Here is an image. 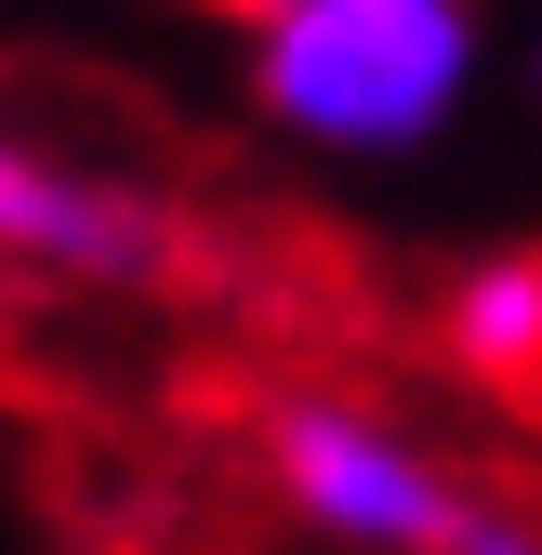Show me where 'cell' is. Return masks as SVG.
<instances>
[{
  "instance_id": "cell-3",
  "label": "cell",
  "mask_w": 542,
  "mask_h": 555,
  "mask_svg": "<svg viewBox=\"0 0 542 555\" xmlns=\"http://www.w3.org/2000/svg\"><path fill=\"white\" fill-rule=\"evenodd\" d=\"M159 251H172V225L119 172H80V159H53V146H27L0 119V264L119 292V278H159Z\"/></svg>"
},
{
  "instance_id": "cell-2",
  "label": "cell",
  "mask_w": 542,
  "mask_h": 555,
  "mask_svg": "<svg viewBox=\"0 0 542 555\" xmlns=\"http://www.w3.org/2000/svg\"><path fill=\"white\" fill-rule=\"evenodd\" d=\"M264 490L292 529H318L331 555H542V516H516L503 490H477L450 450H424L397 410L292 384L264 397Z\"/></svg>"
},
{
  "instance_id": "cell-5",
  "label": "cell",
  "mask_w": 542,
  "mask_h": 555,
  "mask_svg": "<svg viewBox=\"0 0 542 555\" xmlns=\"http://www.w3.org/2000/svg\"><path fill=\"white\" fill-rule=\"evenodd\" d=\"M529 93H542V40H529Z\"/></svg>"
},
{
  "instance_id": "cell-4",
  "label": "cell",
  "mask_w": 542,
  "mask_h": 555,
  "mask_svg": "<svg viewBox=\"0 0 542 555\" xmlns=\"http://www.w3.org/2000/svg\"><path fill=\"white\" fill-rule=\"evenodd\" d=\"M437 344L477 384H542V251H490L437 292Z\"/></svg>"
},
{
  "instance_id": "cell-1",
  "label": "cell",
  "mask_w": 542,
  "mask_h": 555,
  "mask_svg": "<svg viewBox=\"0 0 542 555\" xmlns=\"http://www.w3.org/2000/svg\"><path fill=\"white\" fill-rule=\"evenodd\" d=\"M477 53V0H251V106L318 159H424Z\"/></svg>"
}]
</instances>
